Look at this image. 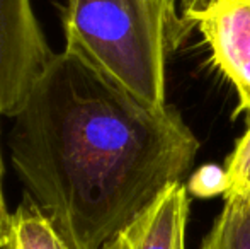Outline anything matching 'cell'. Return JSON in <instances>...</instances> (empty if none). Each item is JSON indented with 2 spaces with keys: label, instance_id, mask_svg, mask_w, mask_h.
Returning <instances> with one entry per match:
<instances>
[{
  "label": "cell",
  "instance_id": "obj_1",
  "mask_svg": "<svg viewBox=\"0 0 250 249\" xmlns=\"http://www.w3.org/2000/svg\"><path fill=\"white\" fill-rule=\"evenodd\" d=\"M12 120L7 143L26 196L80 249H102L199 149L175 108L143 103L65 50Z\"/></svg>",
  "mask_w": 250,
  "mask_h": 249
},
{
  "label": "cell",
  "instance_id": "obj_2",
  "mask_svg": "<svg viewBox=\"0 0 250 249\" xmlns=\"http://www.w3.org/2000/svg\"><path fill=\"white\" fill-rule=\"evenodd\" d=\"M186 27L155 0H66L63 10L65 51L155 108L168 104L165 60Z\"/></svg>",
  "mask_w": 250,
  "mask_h": 249
},
{
  "label": "cell",
  "instance_id": "obj_3",
  "mask_svg": "<svg viewBox=\"0 0 250 249\" xmlns=\"http://www.w3.org/2000/svg\"><path fill=\"white\" fill-rule=\"evenodd\" d=\"M31 0H0V118H14L51 63Z\"/></svg>",
  "mask_w": 250,
  "mask_h": 249
},
{
  "label": "cell",
  "instance_id": "obj_4",
  "mask_svg": "<svg viewBox=\"0 0 250 249\" xmlns=\"http://www.w3.org/2000/svg\"><path fill=\"white\" fill-rule=\"evenodd\" d=\"M182 16L186 26H198L213 65L237 91L233 116L247 113L250 118V0H211Z\"/></svg>",
  "mask_w": 250,
  "mask_h": 249
},
{
  "label": "cell",
  "instance_id": "obj_5",
  "mask_svg": "<svg viewBox=\"0 0 250 249\" xmlns=\"http://www.w3.org/2000/svg\"><path fill=\"white\" fill-rule=\"evenodd\" d=\"M188 215V188L177 181L102 249H186Z\"/></svg>",
  "mask_w": 250,
  "mask_h": 249
},
{
  "label": "cell",
  "instance_id": "obj_6",
  "mask_svg": "<svg viewBox=\"0 0 250 249\" xmlns=\"http://www.w3.org/2000/svg\"><path fill=\"white\" fill-rule=\"evenodd\" d=\"M0 249H80L72 244L56 227L53 219L24 196L16 210L10 213L9 227Z\"/></svg>",
  "mask_w": 250,
  "mask_h": 249
},
{
  "label": "cell",
  "instance_id": "obj_7",
  "mask_svg": "<svg viewBox=\"0 0 250 249\" xmlns=\"http://www.w3.org/2000/svg\"><path fill=\"white\" fill-rule=\"evenodd\" d=\"M199 249H250V195H225V206Z\"/></svg>",
  "mask_w": 250,
  "mask_h": 249
},
{
  "label": "cell",
  "instance_id": "obj_8",
  "mask_svg": "<svg viewBox=\"0 0 250 249\" xmlns=\"http://www.w3.org/2000/svg\"><path fill=\"white\" fill-rule=\"evenodd\" d=\"M227 176H228V191L250 195V123L247 132L244 133L233 152L227 159Z\"/></svg>",
  "mask_w": 250,
  "mask_h": 249
},
{
  "label": "cell",
  "instance_id": "obj_9",
  "mask_svg": "<svg viewBox=\"0 0 250 249\" xmlns=\"http://www.w3.org/2000/svg\"><path fill=\"white\" fill-rule=\"evenodd\" d=\"M189 191L199 198L216 195L225 196L228 191L227 169H221L216 164H206V166L199 167L189 181Z\"/></svg>",
  "mask_w": 250,
  "mask_h": 249
},
{
  "label": "cell",
  "instance_id": "obj_10",
  "mask_svg": "<svg viewBox=\"0 0 250 249\" xmlns=\"http://www.w3.org/2000/svg\"><path fill=\"white\" fill-rule=\"evenodd\" d=\"M2 180H3V160H2V152H0V243H2L3 236H5L7 227H9V220H10V212H9V208H7L5 196H3Z\"/></svg>",
  "mask_w": 250,
  "mask_h": 249
},
{
  "label": "cell",
  "instance_id": "obj_11",
  "mask_svg": "<svg viewBox=\"0 0 250 249\" xmlns=\"http://www.w3.org/2000/svg\"><path fill=\"white\" fill-rule=\"evenodd\" d=\"M182 2V7H184V14L186 12H191V10H198V9H203L206 7L211 0H181Z\"/></svg>",
  "mask_w": 250,
  "mask_h": 249
},
{
  "label": "cell",
  "instance_id": "obj_12",
  "mask_svg": "<svg viewBox=\"0 0 250 249\" xmlns=\"http://www.w3.org/2000/svg\"><path fill=\"white\" fill-rule=\"evenodd\" d=\"M155 2H158L162 7H164L165 10H167L168 14H170L172 17H177V19H182V17L177 16V12H175V2L177 0H155Z\"/></svg>",
  "mask_w": 250,
  "mask_h": 249
}]
</instances>
